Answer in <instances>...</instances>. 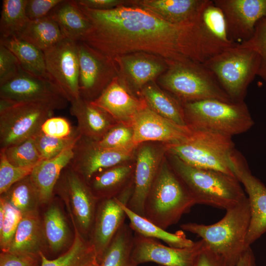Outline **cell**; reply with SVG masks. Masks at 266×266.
<instances>
[{"label": "cell", "instance_id": "8992f818", "mask_svg": "<svg viewBox=\"0 0 266 266\" xmlns=\"http://www.w3.org/2000/svg\"><path fill=\"white\" fill-rule=\"evenodd\" d=\"M185 43L188 58L201 64L237 44L229 36L222 11L210 0L188 23Z\"/></svg>", "mask_w": 266, "mask_h": 266}, {"label": "cell", "instance_id": "6da1fadb", "mask_svg": "<svg viewBox=\"0 0 266 266\" xmlns=\"http://www.w3.org/2000/svg\"><path fill=\"white\" fill-rule=\"evenodd\" d=\"M77 4L91 23L81 41L110 60L141 53L161 58L168 67L192 61L184 56L182 48L187 23H169L135 5L97 10Z\"/></svg>", "mask_w": 266, "mask_h": 266}, {"label": "cell", "instance_id": "7bdbcfd3", "mask_svg": "<svg viewBox=\"0 0 266 266\" xmlns=\"http://www.w3.org/2000/svg\"><path fill=\"white\" fill-rule=\"evenodd\" d=\"M23 216L19 210L5 200L4 217L2 223L0 224V245L1 252L7 251Z\"/></svg>", "mask_w": 266, "mask_h": 266}, {"label": "cell", "instance_id": "83f0119b", "mask_svg": "<svg viewBox=\"0 0 266 266\" xmlns=\"http://www.w3.org/2000/svg\"><path fill=\"white\" fill-rule=\"evenodd\" d=\"M124 74L136 87H141L152 80L168 68L165 63L159 62L144 56L133 54L115 59Z\"/></svg>", "mask_w": 266, "mask_h": 266}, {"label": "cell", "instance_id": "9a60e30c", "mask_svg": "<svg viewBox=\"0 0 266 266\" xmlns=\"http://www.w3.org/2000/svg\"><path fill=\"white\" fill-rule=\"evenodd\" d=\"M205 246L204 241L200 239L189 247L167 246L157 239L134 232L132 257L138 266L153 262L163 266H194L198 254Z\"/></svg>", "mask_w": 266, "mask_h": 266}, {"label": "cell", "instance_id": "60d3db41", "mask_svg": "<svg viewBox=\"0 0 266 266\" xmlns=\"http://www.w3.org/2000/svg\"><path fill=\"white\" fill-rule=\"evenodd\" d=\"M133 133L131 126L118 124L113 126L99 141H97L101 147L122 149L135 148L133 142Z\"/></svg>", "mask_w": 266, "mask_h": 266}, {"label": "cell", "instance_id": "f907efd6", "mask_svg": "<svg viewBox=\"0 0 266 266\" xmlns=\"http://www.w3.org/2000/svg\"><path fill=\"white\" fill-rule=\"evenodd\" d=\"M76 1L87 8L97 10L112 9L126 2L120 0H76Z\"/></svg>", "mask_w": 266, "mask_h": 266}, {"label": "cell", "instance_id": "b9f144b4", "mask_svg": "<svg viewBox=\"0 0 266 266\" xmlns=\"http://www.w3.org/2000/svg\"><path fill=\"white\" fill-rule=\"evenodd\" d=\"M33 167H17L11 164L0 150V194L6 193L14 184L30 175Z\"/></svg>", "mask_w": 266, "mask_h": 266}, {"label": "cell", "instance_id": "d590c367", "mask_svg": "<svg viewBox=\"0 0 266 266\" xmlns=\"http://www.w3.org/2000/svg\"><path fill=\"white\" fill-rule=\"evenodd\" d=\"M27 0H3L0 19V38L16 36L30 21L26 14Z\"/></svg>", "mask_w": 266, "mask_h": 266}, {"label": "cell", "instance_id": "74e56055", "mask_svg": "<svg viewBox=\"0 0 266 266\" xmlns=\"http://www.w3.org/2000/svg\"><path fill=\"white\" fill-rule=\"evenodd\" d=\"M43 232L53 251H58L65 245L68 229L64 216L58 206L52 205L45 213Z\"/></svg>", "mask_w": 266, "mask_h": 266}, {"label": "cell", "instance_id": "52a82bcc", "mask_svg": "<svg viewBox=\"0 0 266 266\" xmlns=\"http://www.w3.org/2000/svg\"><path fill=\"white\" fill-rule=\"evenodd\" d=\"M187 125L193 130L214 132L230 136L244 133L254 124L244 102L209 99L182 103Z\"/></svg>", "mask_w": 266, "mask_h": 266}, {"label": "cell", "instance_id": "f546056e", "mask_svg": "<svg viewBox=\"0 0 266 266\" xmlns=\"http://www.w3.org/2000/svg\"><path fill=\"white\" fill-rule=\"evenodd\" d=\"M42 232L37 211L23 215L6 252L38 255Z\"/></svg>", "mask_w": 266, "mask_h": 266}, {"label": "cell", "instance_id": "7c38bea8", "mask_svg": "<svg viewBox=\"0 0 266 266\" xmlns=\"http://www.w3.org/2000/svg\"><path fill=\"white\" fill-rule=\"evenodd\" d=\"M0 99L12 102H42L55 110L65 108L69 102L51 81L32 75L22 68L13 77L0 85Z\"/></svg>", "mask_w": 266, "mask_h": 266}, {"label": "cell", "instance_id": "277c9868", "mask_svg": "<svg viewBox=\"0 0 266 266\" xmlns=\"http://www.w3.org/2000/svg\"><path fill=\"white\" fill-rule=\"evenodd\" d=\"M196 202L170 165L162 162L144 204V217L166 230L177 224Z\"/></svg>", "mask_w": 266, "mask_h": 266}, {"label": "cell", "instance_id": "7dc6e473", "mask_svg": "<svg viewBox=\"0 0 266 266\" xmlns=\"http://www.w3.org/2000/svg\"><path fill=\"white\" fill-rule=\"evenodd\" d=\"M62 0H27L26 14L30 21L47 17L51 11Z\"/></svg>", "mask_w": 266, "mask_h": 266}, {"label": "cell", "instance_id": "ab89813d", "mask_svg": "<svg viewBox=\"0 0 266 266\" xmlns=\"http://www.w3.org/2000/svg\"><path fill=\"white\" fill-rule=\"evenodd\" d=\"M81 135L77 133L70 137L59 138L51 136L40 131L33 137L37 150L42 160L57 157L65 150L73 147Z\"/></svg>", "mask_w": 266, "mask_h": 266}, {"label": "cell", "instance_id": "484cf974", "mask_svg": "<svg viewBox=\"0 0 266 266\" xmlns=\"http://www.w3.org/2000/svg\"><path fill=\"white\" fill-rule=\"evenodd\" d=\"M134 173L131 166L120 165L97 173L87 184L98 200L117 198L134 186L130 182Z\"/></svg>", "mask_w": 266, "mask_h": 266}, {"label": "cell", "instance_id": "bcb514c9", "mask_svg": "<svg viewBox=\"0 0 266 266\" xmlns=\"http://www.w3.org/2000/svg\"><path fill=\"white\" fill-rule=\"evenodd\" d=\"M21 68L20 63L14 54L0 43V85L13 77Z\"/></svg>", "mask_w": 266, "mask_h": 266}, {"label": "cell", "instance_id": "7a4b0ae2", "mask_svg": "<svg viewBox=\"0 0 266 266\" xmlns=\"http://www.w3.org/2000/svg\"><path fill=\"white\" fill-rule=\"evenodd\" d=\"M251 218L248 198L226 210L224 216L211 225L181 224L184 231L198 235L206 246L220 256L227 266H235L249 248L246 244Z\"/></svg>", "mask_w": 266, "mask_h": 266}, {"label": "cell", "instance_id": "7402d4cb", "mask_svg": "<svg viewBox=\"0 0 266 266\" xmlns=\"http://www.w3.org/2000/svg\"><path fill=\"white\" fill-rule=\"evenodd\" d=\"M91 102L105 111L118 124L129 126L136 114L147 106L143 98L138 99L132 96L117 77Z\"/></svg>", "mask_w": 266, "mask_h": 266}, {"label": "cell", "instance_id": "ba28073f", "mask_svg": "<svg viewBox=\"0 0 266 266\" xmlns=\"http://www.w3.org/2000/svg\"><path fill=\"white\" fill-rule=\"evenodd\" d=\"M215 76L233 102H244L249 84L258 75L260 58L241 44L231 47L203 64Z\"/></svg>", "mask_w": 266, "mask_h": 266}, {"label": "cell", "instance_id": "2e32d148", "mask_svg": "<svg viewBox=\"0 0 266 266\" xmlns=\"http://www.w3.org/2000/svg\"><path fill=\"white\" fill-rule=\"evenodd\" d=\"M234 173L247 193L251 218L246 238L247 247L266 233V186L254 176L240 153L235 151L233 157Z\"/></svg>", "mask_w": 266, "mask_h": 266}, {"label": "cell", "instance_id": "8d00e7d4", "mask_svg": "<svg viewBox=\"0 0 266 266\" xmlns=\"http://www.w3.org/2000/svg\"><path fill=\"white\" fill-rule=\"evenodd\" d=\"M1 196L23 215L37 211V205L40 203L30 175L14 184Z\"/></svg>", "mask_w": 266, "mask_h": 266}, {"label": "cell", "instance_id": "5b68a950", "mask_svg": "<svg viewBox=\"0 0 266 266\" xmlns=\"http://www.w3.org/2000/svg\"><path fill=\"white\" fill-rule=\"evenodd\" d=\"M165 149L191 166L219 171L235 177L233 157L236 149L232 136L193 130L186 138L167 144Z\"/></svg>", "mask_w": 266, "mask_h": 266}, {"label": "cell", "instance_id": "44dd1931", "mask_svg": "<svg viewBox=\"0 0 266 266\" xmlns=\"http://www.w3.org/2000/svg\"><path fill=\"white\" fill-rule=\"evenodd\" d=\"M162 157V152L152 145H143L137 151L133 191L126 205L143 217L145 200L161 165Z\"/></svg>", "mask_w": 266, "mask_h": 266}, {"label": "cell", "instance_id": "4dcf8cb0", "mask_svg": "<svg viewBox=\"0 0 266 266\" xmlns=\"http://www.w3.org/2000/svg\"><path fill=\"white\" fill-rule=\"evenodd\" d=\"M0 43L14 54L24 70L32 75L50 80L46 70L44 54L42 51L15 36L0 38Z\"/></svg>", "mask_w": 266, "mask_h": 266}, {"label": "cell", "instance_id": "ffe728a7", "mask_svg": "<svg viewBox=\"0 0 266 266\" xmlns=\"http://www.w3.org/2000/svg\"><path fill=\"white\" fill-rule=\"evenodd\" d=\"M59 189L70 200L73 213L84 233L92 230L98 199L88 184L69 165L64 169L57 182Z\"/></svg>", "mask_w": 266, "mask_h": 266}, {"label": "cell", "instance_id": "5bb4252c", "mask_svg": "<svg viewBox=\"0 0 266 266\" xmlns=\"http://www.w3.org/2000/svg\"><path fill=\"white\" fill-rule=\"evenodd\" d=\"M80 97L91 102L113 79V62L84 42L77 41Z\"/></svg>", "mask_w": 266, "mask_h": 266}, {"label": "cell", "instance_id": "8fae6325", "mask_svg": "<svg viewBox=\"0 0 266 266\" xmlns=\"http://www.w3.org/2000/svg\"><path fill=\"white\" fill-rule=\"evenodd\" d=\"M43 52L50 80L69 102L80 98L77 41L65 38Z\"/></svg>", "mask_w": 266, "mask_h": 266}, {"label": "cell", "instance_id": "c3c4849f", "mask_svg": "<svg viewBox=\"0 0 266 266\" xmlns=\"http://www.w3.org/2000/svg\"><path fill=\"white\" fill-rule=\"evenodd\" d=\"M39 255L1 252L0 266H37Z\"/></svg>", "mask_w": 266, "mask_h": 266}, {"label": "cell", "instance_id": "d6a6232c", "mask_svg": "<svg viewBox=\"0 0 266 266\" xmlns=\"http://www.w3.org/2000/svg\"><path fill=\"white\" fill-rule=\"evenodd\" d=\"M141 95L147 106L160 116L181 126H188L182 103L153 85H146Z\"/></svg>", "mask_w": 266, "mask_h": 266}, {"label": "cell", "instance_id": "ee69618b", "mask_svg": "<svg viewBox=\"0 0 266 266\" xmlns=\"http://www.w3.org/2000/svg\"><path fill=\"white\" fill-rule=\"evenodd\" d=\"M239 44L253 49L258 54L260 65L257 76L266 84V17L257 23L251 38Z\"/></svg>", "mask_w": 266, "mask_h": 266}, {"label": "cell", "instance_id": "836d02e7", "mask_svg": "<svg viewBox=\"0 0 266 266\" xmlns=\"http://www.w3.org/2000/svg\"><path fill=\"white\" fill-rule=\"evenodd\" d=\"M124 223L117 231L99 263V266H138L133 260L134 233Z\"/></svg>", "mask_w": 266, "mask_h": 266}, {"label": "cell", "instance_id": "681fc988", "mask_svg": "<svg viewBox=\"0 0 266 266\" xmlns=\"http://www.w3.org/2000/svg\"><path fill=\"white\" fill-rule=\"evenodd\" d=\"M194 266H227L224 260L206 245L198 254Z\"/></svg>", "mask_w": 266, "mask_h": 266}, {"label": "cell", "instance_id": "4fadbf2b", "mask_svg": "<svg viewBox=\"0 0 266 266\" xmlns=\"http://www.w3.org/2000/svg\"><path fill=\"white\" fill-rule=\"evenodd\" d=\"M134 148L112 149L81 136L74 144L69 165L88 183L97 173L131 159Z\"/></svg>", "mask_w": 266, "mask_h": 266}, {"label": "cell", "instance_id": "816d5d0a", "mask_svg": "<svg viewBox=\"0 0 266 266\" xmlns=\"http://www.w3.org/2000/svg\"><path fill=\"white\" fill-rule=\"evenodd\" d=\"M235 266H257L255 257L251 247L242 254Z\"/></svg>", "mask_w": 266, "mask_h": 266}, {"label": "cell", "instance_id": "ac0fdd59", "mask_svg": "<svg viewBox=\"0 0 266 266\" xmlns=\"http://www.w3.org/2000/svg\"><path fill=\"white\" fill-rule=\"evenodd\" d=\"M132 194L130 190L117 198L103 199L97 207L90 242L99 263L117 231L125 223L127 216L121 202L127 205Z\"/></svg>", "mask_w": 266, "mask_h": 266}, {"label": "cell", "instance_id": "f6af8a7d", "mask_svg": "<svg viewBox=\"0 0 266 266\" xmlns=\"http://www.w3.org/2000/svg\"><path fill=\"white\" fill-rule=\"evenodd\" d=\"M41 131L46 135L59 138H66L79 133L77 128L72 126L69 121L62 117H51L43 124Z\"/></svg>", "mask_w": 266, "mask_h": 266}, {"label": "cell", "instance_id": "cb8c5ba5", "mask_svg": "<svg viewBox=\"0 0 266 266\" xmlns=\"http://www.w3.org/2000/svg\"><path fill=\"white\" fill-rule=\"evenodd\" d=\"M72 148L53 158L43 160L33 168L30 177L37 192L40 203H48L64 169L73 156Z\"/></svg>", "mask_w": 266, "mask_h": 266}, {"label": "cell", "instance_id": "9c48e42d", "mask_svg": "<svg viewBox=\"0 0 266 266\" xmlns=\"http://www.w3.org/2000/svg\"><path fill=\"white\" fill-rule=\"evenodd\" d=\"M161 82L182 103L209 99L233 102L203 64L193 61L175 63L168 67Z\"/></svg>", "mask_w": 266, "mask_h": 266}, {"label": "cell", "instance_id": "e575fe53", "mask_svg": "<svg viewBox=\"0 0 266 266\" xmlns=\"http://www.w3.org/2000/svg\"><path fill=\"white\" fill-rule=\"evenodd\" d=\"M75 231L72 244L66 253L58 258L49 260L42 251L40 252L39 266H85L97 258L95 249L91 242L86 241L76 228Z\"/></svg>", "mask_w": 266, "mask_h": 266}, {"label": "cell", "instance_id": "d6986e66", "mask_svg": "<svg viewBox=\"0 0 266 266\" xmlns=\"http://www.w3.org/2000/svg\"><path fill=\"white\" fill-rule=\"evenodd\" d=\"M131 127L133 142L137 146L146 141H156L171 144L188 137L193 130L164 118L146 106L134 116Z\"/></svg>", "mask_w": 266, "mask_h": 266}, {"label": "cell", "instance_id": "1f68e13d", "mask_svg": "<svg viewBox=\"0 0 266 266\" xmlns=\"http://www.w3.org/2000/svg\"><path fill=\"white\" fill-rule=\"evenodd\" d=\"M15 36L43 52L65 38L57 23L48 16L40 19L30 21Z\"/></svg>", "mask_w": 266, "mask_h": 266}, {"label": "cell", "instance_id": "30bf717a", "mask_svg": "<svg viewBox=\"0 0 266 266\" xmlns=\"http://www.w3.org/2000/svg\"><path fill=\"white\" fill-rule=\"evenodd\" d=\"M55 110L39 101L12 102L0 99V149L33 137Z\"/></svg>", "mask_w": 266, "mask_h": 266}, {"label": "cell", "instance_id": "f1b7e54d", "mask_svg": "<svg viewBox=\"0 0 266 266\" xmlns=\"http://www.w3.org/2000/svg\"><path fill=\"white\" fill-rule=\"evenodd\" d=\"M121 205L129 219V226L134 233L146 237L162 240L168 246L175 248L189 247L194 244L195 242L187 238L183 230L174 233L168 232L133 212L124 202H121Z\"/></svg>", "mask_w": 266, "mask_h": 266}, {"label": "cell", "instance_id": "d4e9b609", "mask_svg": "<svg viewBox=\"0 0 266 266\" xmlns=\"http://www.w3.org/2000/svg\"><path fill=\"white\" fill-rule=\"evenodd\" d=\"M172 24L188 23L197 15L205 0H141L131 1Z\"/></svg>", "mask_w": 266, "mask_h": 266}, {"label": "cell", "instance_id": "3957f363", "mask_svg": "<svg viewBox=\"0 0 266 266\" xmlns=\"http://www.w3.org/2000/svg\"><path fill=\"white\" fill-rule=\"evenodd\" d=\"M169 156L170 166L186 185L197 204L226 210L247 198L236 177L219 171L193 167L174 155Z\"/></svg>", "mask_w": 266, "mask_h": 266}, {"label": "cell", "instance_id": "e0dca14e", "mask_svg": "<svg viewBox=\"0 0 266 266\" xmlns=\"http://www.w3.org/2000/svg\"><path fill=\"white\" fill-rule=\"evenodd\" d=\"M213 1L223 14L230 37L238 44L250 39L257 23L266 17V0Z\"/></svg>", "mask_w": 266, "mask_h": 266}, {"label": "cell", "instance_id": "f35d334b", "mask_svg": "<svg viewBox=\"0 0 266 266\" xmlns=\"http://www.w3.org/2000/svg\"><path fill=\"white\" fill-rule=\"evenodd\" d=\"M0 150L4 152L11 164L17 167H33L43 160L36 148L34 137Z\"/></svg>", "mask_w": 266, "mask_h": 266}, {"label": "cell", "instance_id": "4316f807", "mask_svg": "<svg viewBox=\"0 0 266 266\" xmlns=\"http://www.w3.org/2000/svg\"><path fill=\"white\" fill-rule=\"evenodd\" d=\"M48 16L59 26L65 38L81 41L91 28V23L75 0H62Z\"/></svg>", "mask_w": 266, "mask_h": 266}, {"label": "cell", "instance_id": "603a6c76", "mask_svg": "<svg viewBox=\"0 0 266 266\" xmlns=\"http://www.w3.org/2000/svg\"><path fill=\"white\" fill-rule=\"evenodd\" d=\"M70 103V113L77 120L81 136L98 141L115 125L108 113L91 102L80 97Z\"/></svg>", "mask_w": 266, "mask_h": 266}]
</instances>
